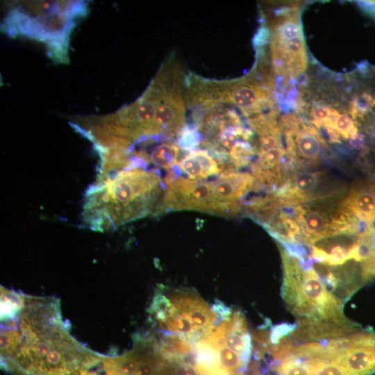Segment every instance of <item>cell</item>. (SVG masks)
<instances>
[{"instance_id":"cell-1","label":"cell","mask_w":375,"mask_h":375,"mask_svg":"<svg viewBox=\"0 0 375 375\" xmlns=\"http://www.w3.org/2000/svg\"><path fill=\"white\" fill-rule=\"evenodd\" d=\"M166 188L160 175L126 169L97 180L86 192L83 215L92 229L103 231L165 209Z\"/></svg>"},{"instance_id":"cell-2","label":"cell","mask_w":375,"mask_h":375,"mask_svg":"<svg viewBox=\"0 0 375 375\" xmlns=\"http://www.w3.org/2000/svg\"><path fill=\"white\" fill-rule=\"evenodd\" d=\"M282 297L299 319L326 320L344 317L343 303L331 292L313 268L302 269L300 262L283 253Z\"/></svg>"},{"instance_id":"cell-3","label":"cell","mask_w":375,"mask_h":375,"mask_svg":"<svg viewBox=\"0 0 375 375\" xmlns=\"http://www.w3.org/2000/svg\"><path fill=\"white\" fill-rule=\"evenodd\" d=\"M21 8L10 18L12 32L49 41L51 46H64L73 17L83 10L80 3L62 1H25Z\"/></svg>"},{"instance_id":"cell-4","label":"cell","mask_w":375,"mask_h":375,"mask_svg":"<svg viewBox=\"0 0 375 375\" xmlns=\"http://www.w3.org/2000/svg\"><path fill=\"white\" fill-rule=\"evenodd\" d=\"M271 53L274 69L280 76L294 78L306 67L304 38L299 8L285 9L270 24Z\"/></svg>"},{"instance_id":"cell-5","label":"cell","mask_w":375,"mask_h":375,"mask_svg":"<svg viewBox=\"0 0 375 375\" xmlns=\"http://www.w3.org/2000/svg\"><path fill=\"white\" fill-rule=\"evenodd\" d=\"M164 206L168 210H196L224 215L215 197L212 181L176 178L166 188Z\"/></svg>"},{"instance_id":"cell-6","label":"cell","mask_w":375,"mask_h":375,"mask_svg":"<svg viewBox=\"0 0 375 375\" xmlns=\"http://www.w3.org/2000/svg\"><path fill=\"white\" fill-rule=\"evenodd\" d=\"M156 79L162 88L161 100L156 108L153 135L172 137L183 128L185 105L181 90L177 81L170 85L169 73L161 71Z\"/></svg>"},{"instance_id":"cell-7","label":"cell","mask_w":375,"mask_h":375,"mask_svg":"<svg viewBox=\"0 0 375 375\" xmlns=\"http://www.w3.org/2000/svg\"><path fill=\"white\" fill-rule=\"evenodd\" d=\"M217 90L219 102L231 103L247 116L273 106L270 91L254 81L217 83Z\"/></svg>"},{"instance_id":"cell-8","label":"cell","mask_w":375,"mask_h":375,"mask_svg":"<svg viewBox=\"0 0 375 375\" xmlns=\"http://www.w3.org/2000/svg\"><path fill=\"white\" fill-rule=\"evenodd\" d=\"M169 299L179 314L190 319L200 340L208 337L218 319L212 308L191 294L176 293Z\"/></svg>"},{"instance_id":"cell-9","label":"cell","mask_w":375,"mask_h":375,"mask_svg":"<svg viewBox=\"0 0 375 375\" xmlns=\"http://www.w3.org/2000/svg\"><path fill=\"white\" fill-rule=\"evenodd\" d=\"M253 178L231 170L224 171L212 181L215 197L221 205L224 215L233 214L239 209L238 199L253 183Z\"/></svg>"},{"instance_id":"cell-10","label":"cell","mask_w":375,"mask_h":375,"mask_svg":"<svg viewBox=\"0 0 375 375\" xmlns=\"http://www.w3.org/2000/svg\"><path fill=\"white\" fill-rule=\"evenodd\" d=\"M178 167L189 178L201 179L219 173L224 164L216 160L207 150H194L187 154Z\"/></svg>"},{"instance_id":"cell-11","label":"cell","mask_w":375,"mask_h":375,"mask_svg":"<svg viewBox=\"0 0 375 375\" xmlns=\"http://www.w3.org/2000/svg\"><path fill=\"white\" fill-rule=\"evenodd\" d=\"M347 206L355 217L365 222L375 218V190L358 188L347 200Z\"/></svg>"},{"instance_id":"cell-12","label":"cell","mask_w":375,"mask_h":375,"mask_svg":"<svg viewBox=\"0 0 375 375\" xmlns=\"http://www.w3.org/2000/svg\"><path fill=\"white\" fill-rule=\"evenodd\" d=\"M304 356L310 360L312 375H350L336 360L328 356L322 344Z\"/></svg>"},{"instance_id":"cell-13","label":"cell","mask_w":375,"mask_h":375,"mask_svg":"<svg viewBox=\"0 0 375 375\" xmlns=\"http://www.w3.org/2000/svg\"><path fill=\"white\" fill-rule=\"evenodd\" d=\"M300 219L309 241H315L328 234V219L322 212L313 209L303 211Z\"/></svg>"},{"instance_id":"cell-14","label":"cell","mask_w":375,"mask_h":375,"mask_svg":"<svg viewBox=\"0 0 375 375\" xmlns=\"http://www.w3.org/2000/svg\"><path fill=\"white\" fill-rule=\"evenodd\" d=\"M178 146L165 142L157 147L149 156V160L153 165L164 169H169L174 165L178 156Z\"/></svg>"},{"instance_id":"cell-15","label":"cell","mask_w":375,"mask_h":375,"mask_svg":"<svg viewBox=\"0 0 375 375\" xmlns=\"http://www.w3.org/2000/svg\"><path fill=\"white\" fill-rule=\"evenodd\" d=\"M216 350L218 353L219 365L228 375H237V372L247 367L241 358L226 346Z\"/></svg>"},{"instance_id":"cell-16","label":"cell","mask_w":375,"mask_h":375,"mask_svg":"<svg viewBox=\"0 0 375 375\" xmlns=\"http://www.w3.org/2000/svg\"><path fill=\"white\" fill-rule=\"evenodd\" d=\"M312 123L317 127L325 126L326 128H334V124L339 112L330 107L317 105L310 110Z\"/></svg>"},{"instance_id":"cell-17","label":"cell","mask_w":375,"mask_h":375,"mask_svg":"<svg viewBox=\"0 0 375 375\" xmlns=\"http://www.w3.org/2000/svg\"><path fill=\"white\" fill-rule=\"evenodd\" d=\"M253 154V148L248 142L239 141L231 149L229 158L233 165L242 166L248 162Z\"/></svg>"},{"instance_id":"cell-18","label":"cell","mask_w":375,"mask_h":375,"mask_svg":"<svg viewBox=\"0 0 375 375\" xmlns=\"http://www.w3.org/2000/svg\"><path fill=\"white\" fill-rule=\"evenodd\" d=\"M317 182V176L315 173L300 172L294 178V189L299 194L308 193L315 189Z\"/></svg>"},{"instance_id":"cell-19","label":"cell","mask_w":375,"mask_h":375,"mask_svg":"<svg viewBox=\"0 0 375 375\" xmlns=\"http://www.w3.org/2000/svg\"><path fill=\"white\" fill-rule=\"evenodd\" d=\"M140 362L135 354L131 353L114 361V367L119 375H135Z\"/></svg>"},{"instance_id":"cell-20","label":"cell","mask_w":375,"mask_h":375,"mask_svg":"<svg viewBox=\"0 0 375 375\" xmlns=\"http://www.w3.org/2000/svg\"><path fill=\"white\" fill-rule=\"evenodd\" d=\"M201 143V137L197 128L183 127L178 140V146L185 150H191Z\"/></svg>"},{"instance_id":"cell-21","label":"cell","mask_w":375,"mask_h":375,"mask_svg":"<svg viewBox=\"0 0 375 375\" xmlns=\"http://www.w3.org/2000/svg\"><path fill=\"white\" fill-rule=\"evenodd\" d=\"M334 128L346 139L357 134V128L353 121L346 113L339 114L335 119Z\"/></svg>"},{"instance_id":"cell-22","label":"cell","mask_w":375,"mask_h":375,"mask_svg":"<svg viewBox=\"0 0 375 375\" xmlns=\"http://www.w3.org/2000/svg\"><path fill=\"white\" fill-rule=\"evenodd\" d=\"M169 369L171 375H200L197 368L191 365L184 362L172 364Z\"/></svg>"},{"instance_id":"cell-23","label":"cell","mask_w":375,"mask_h":375,"mask_svg":"<svg viewBox=\"0 0 375 375\" xmlns=\"http://www.w3.org/2000/svg\"><path fill=\"white\" fill-rule=\"evenodd\" d=\"M61 359V353L60 351L56 349L50 350L46 355V360L48 363L51 365L57 364Z\"/></svg>"},{"instance_id":"cell-24","label":"cell","mask_w":375,"mask_h":375,"mask_svg":"<svg viewBox=\"0 0 375 375\" xmlns=\"http://www.w3.org/2000/svg\"><path fill=\"white\" fill-rule=\"evenodd\" d=\"M351 144L356 148H360L364 144L362 135L356 134L350 138Z\"/></svg>"},{"instance_id":"cell-25","label":"cell","mask_w":375,"mask_h":375,"mask_svg":"<svg viewBox=\"0 0 375 375\" xmlns=\"http://www.w3.org/2000/svg\"><path fill=\"white\" fill-rule=\"evenodd\" d=\"M373 104H375V99L373 100Z\"/></svg>"}]
</instances>
